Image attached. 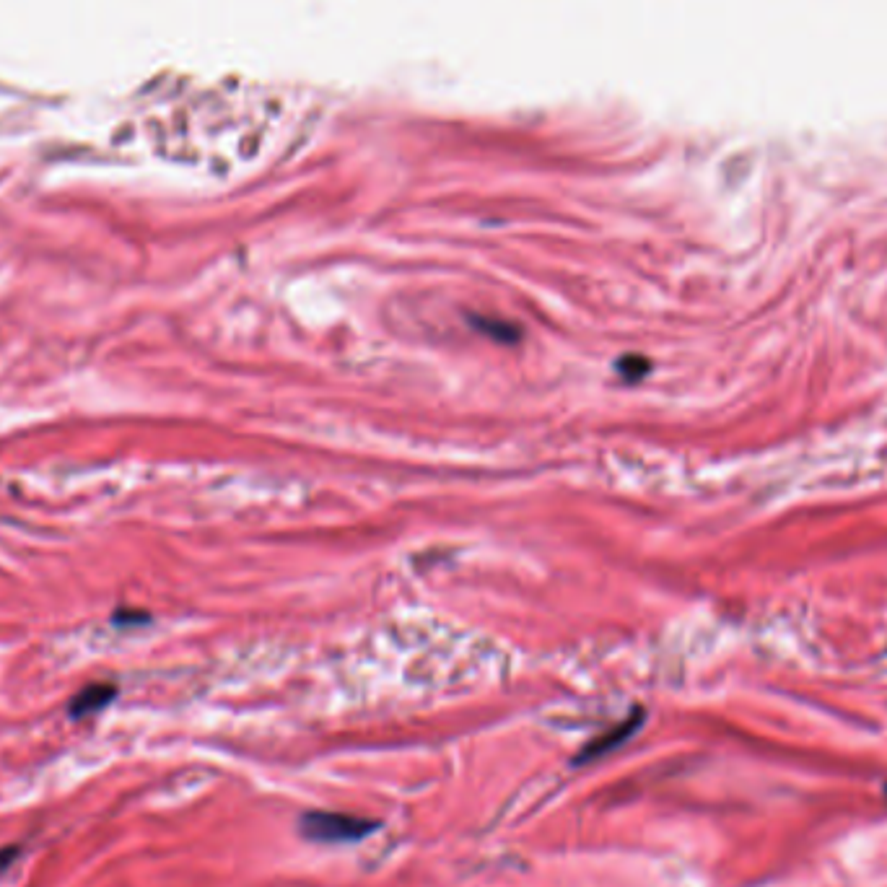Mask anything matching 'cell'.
<instances>
[{"instance_id": "2", "label": "cell", "mask_w": 887, "mask_h": 887, "mask_svg": "<svg viewBox=\"0 0 887 887\" xmlns=\"http://www.w3.org/2000/svg\"><path fill=\"white\" fill-rule=\"evenodd\" d=\"M641 722H644V714H641V711H636L633 716H628L626 722H620L618 727L607 729L605 734H600L597 740H592L587 747H584V750H581V755L576 758V763H587V760H597V758H602V755L613 753L615 747H620L623 742L628 740V737H633V732L641 727Z\"/></svg>"}, {"instance_id": "6", "label": "cell", "mask_w": 887, "mask_h": 887, "mask_svg": "<svg viewBox=\"0 0 887 887\" xmlns=\"http://www.w3.org/2000/svg\"><path fill=\"white\" fill-rule=\"evenodd\" d=\"M21 854V846H6V849H0V872H6Z\"/></svg>"}, {"instance_id": "3", "label": "cell", "mask_w": 887, "mask_h": 887, "mask_svg": "<svg viewBox=\"0 0 887 887\" xmlns=\"http://www.w3.org/2000/svg\"><path fill=\"white\" fill-rule=\"evenodd\" d=\"M117 690L112 685H104V683H96L89 685V688H83L76 698L71 701L68 711H71L73 719H86V716L96 714V711H102L112 698H115Z\"/></svg>"}, {"instance_id": "4", "label": "cell", "mask_w": 887, "mask_h": 887, "mask_svg": "<svg viewBox=\"0 0 887 887\" xmlns=\"http://www.w3.org/2000/svg\"><path fill=\"white\" fill-rule=\"evenodd\" d=\"M618 371L626 382H639V379H644L649 374L651 364L649 358L644 356H623L618 361Z\"/></svg>"}, {"instance_id": "5", "label": "cell", "mask_w": 887, "mask_h": 887, "mask_svg": "<svg viewBox=\"0 0 887 887\" xmlns=\"http://www.w3.org/2000/svg\"><path fill=\"white\" fill-rule=\"evenodd\" d=\"M475 327H480L483 332L493 335L498 343H517L519 340V330L517 327H511L509 322H506V325H498V322L485 320V317H475Z\"/></svg>"}, {"instance_id": "1", "label": "cell", "mask_w": 887, "mask_h": 887, "mask_svg": "<svg viewBox=\"0 0 887 887\" xmlns=\"http://www.w3.org/2000/svg\"><path fill=\"white\" fill-rule=\"evenodd\" d=\"M301 833L317 843H348L366 838L379 828L374 820L345 812H307L299 823Z\"/></svg>"}]
</instances>
